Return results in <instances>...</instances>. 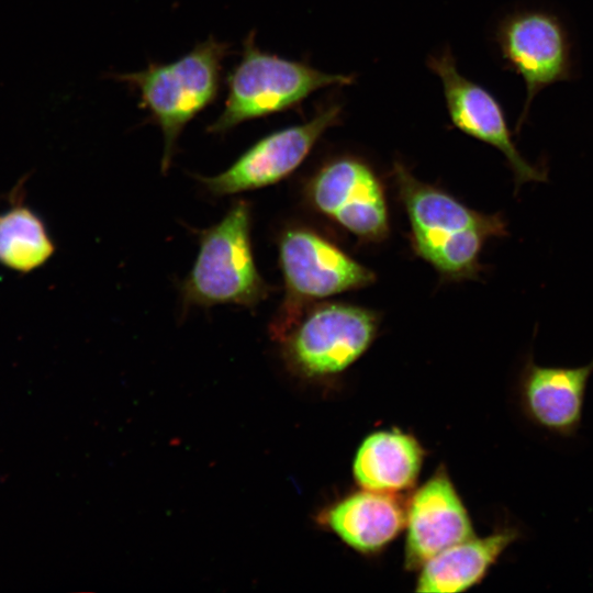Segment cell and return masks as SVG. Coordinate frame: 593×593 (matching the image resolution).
<instances>
[{
  "label": "cell",
  "mask_w": 593,
  "mask_h": 593,
  "mask_svg": "<svg viewBox=\"0 0 593 593\" xmlns=\"http://www.w3.org/2000/svg\"><path fill=\"white\" fill-rule=\"evenodd\" d=\"M399 198L407 214L415 253L445 279H477L490 238L507 235L501 214L475 211L446 191L415 178L401 163L393 167Z\"/></svg>",
  "instance_id": "1"
},
{
  "label": "cell",
  "mask_w": 593,
  "mask_h": 593,
  "mask_svg": "<svg viewBox=\"0 0 593 593\" xmlns=\"http://www.w3.org/2000/svg\"><path fill=\"white\" fill-rule=\"evenodd\" d=\"M198 236L199 254L179 288L183 312L220 304L254 309L267 299L270 287L255 264L247 201H235L220 222Z\"/></svg>",
  "instance_id": "2"
},
{
  "label": "cell",
  "mask_w": 593,
  "mask_h": 593,
  "mask_svg": "<svg viewBox=\"0 0 593 593\" xmlns=\"http://www.w3.org/2000/svg\"><path fill=\"white\" fill-rule=\"evenodd\" d=\"M228 52L227 43L210 36L175 61L152 63L144 70L116 76L138 91L141 105L161 130L164 172L186 125L217 98Z\"/></svg>",
  "instance_id": "3"
},
{
  "label": "cell",
  "mask_w": 593,
  "mask_h": 593,
  "mask_svg": "<svg viewBox=\"0 0 593 593\" xmlns=\"http://www.w3.org/2000/svg\"><path fill=\"white\" fill-rule=\"evenodd\" d=\"M353 81L351 75L323 72L304 61L261 51L251 31L244 40L240 60L226 77L223 110L208 132L224 134L246 121L293 109L322 88Z\"/></svg>",
  "instance_id": "4"
},
{
  "label": "cell",
  "mask_w": 593,
  "mask_h": 593,
  "mask_svg": "<svg viewBox=\"0 0 593 593\" xmlns=\"http://www.w3.org/2000/svg\"><path fill=\"white\" fill-rule=\"evenodd\" d=\"M284 295L269 333L279 339L312 303L342 292L362 289L376 280L372 270L337 245L305 226H290L278 239Z\"/></svg>",
  "instance_id": "5"
},
{
  "label": "cell",
  "mask_w": 593,
  "mask_h": 593,
  "mask_svg": "<svg viewBox=\"0 0 593 593\" xmlns=\"http://www.w3.org/2000/svg\"><path fill=\"white\" fill-rule=\"evenodd\" d=\"M379 314L347 303H317L276 342L286 368L295 377L318 381L336 377L371 346Z\"/></svg>",
  "instance_id": "6"
},
{
  "label": "cell",
  "mask_w": 593,
  "mask_h": 593,
  "mask_svg": "<svg viewBox=\"0 0 593 593\" xmlns=\"http://www.w3.org/2000/svg\"><path fill=\"white\" fill-rule=\"evenodd\" d=\"M494 38L505 67L521 76L526 87L516 127L519 131L541 90L574 79L573 41L563 20L540 8L507 13L499 21Z\"/></svg>",
  "instance_id": "7"
},
{
  "label": "cell",
  "mask_w": 593,
  "mask_h": 593,
  "mask_svg": "<svg viewBox=\"0 0 593 593\" xmlns=\"http://www.w3.org/2000/svg\"><path fill=\"white\" fill-rule=\"evenodd\" d=\"M304 194L311 208L360 240L378 243L389 235L384 188L359 158L327 161L307 181Z\"/></svg>",
  "instance_id": "8"
},
{
  "label": "cell",
  "mask_w": 593,
  "mask_h": 593,
  "mask_svg": "<svg viewBox=\"0 0 593 593\" xmlns=\"http://www.w3.org/2000/svg\"><path fill=\"white\" fill-rule=\"evenodd\" d=\"M342 104L322 105L306 122L270 133L245 150L226 170L212 177L197 176L214 197L232 195L275 184L291 175L322 135L337 125Z\"/></svg>",
  "instance_id": "9"
},
{
  "label": "cell",
  "mask_w": 593,
  "mask_h": 593,
  "mask_svg": "<svg viewBox=\"0 0 593 593\" xmlns=\"http://www.w3.org/2000/svg\"><path fill=\"white\" fill-rule=\"evenodd\" d=\"M440 78L447 110L455 127L499 149L514 175L516 189L526 182H542L547 174L532 165L517 149L499 101L483 87L463 77L447 48L427 60Z\"/></svg>",
  "instance_id": "10"
},
{
  "label": "cell",
  "mask_w": 593,
  "mask_h": 593,
  "mask_svg": "<svg viewBox=\"0 0 593 593\" xmlns=\"http://www.w3.org/2000/svg\"><path fill=\"white\" fill-rule=\"evenodd\" d=\"M405 525L407 570H419L437 553L475 537L469 513L443 468L411 497Z\"/></svg>",
  "instance_id": "11"
},
{
  "label": "cell",
  "mask_w": 593,
  "mask_h": 593,
  "mask_svg": "<svg viewBox=\"0 0 593 593\" xmlns=\"http://www.w3.org/2000/svg\"><path fill=\"white\" fill-rule=\"evenodd\" d=\"M593 360L582 367H544L529 355L518 376L517 396L524 416L535 426L568 437L581 425Z\"/></svg>",
  "instance_id": "12"
},
{
  "label": "cell",
  "mask_w": 593,
  "mask_h": 593,
  "mask_svg": "<svg viewBox=\"0 0 593 593\" xmlns=\"http://www.w3.org/2000/svg\"><path fill=\"white\" fill-rule=\"evenodd\" d=\"M320 523L343 542L362 553L388 546L406 524V507L398 494L362 489L327 507Z\"/></svg>",
  "instance_id": "13"
},
{
  "label": "cell",
  "mask_w": 593,
  "mask_h": 593,
  "mask_svg": "<svg viewBox=\"0 0 593 593\" xmlns=\"http://www.w3.org/2000/svg\"><path fill=\"white\" fill-rule=\"evenodd\" d=\"M519 538L517 528L503 527L489 536L473 537L445 549L419 568L416 591L455 593L471 589Z\"/></svg>",
  "instance_id": "14"
},
{
  "label": "cell",
  "mask_w": 593,
  "mask_h": 593,
  "mask_svg": "<svg viewBox=\"0 0 593 593\" xmlns=\"http://www.w3.org/2000/svg\"><path fill=\"white\" fill-rule=\"evenodd\" d=\"M425 451L418 440L398 428L370 434L353 463L356 482L365 490L398 494L411 489Z\"/></svg>",
  "instance_id": "15"
},
{
  "label": "cell",
  "mask_w": 593,
  "mask_h": 593,
  "mask_svg": "<svg viewBox=\"0 0 593 593\" xmlns=\"http://www.w3.org/2000/svg\"><path fill=\"white\" fill-rule=\"evenodd\" d=\"M23 191L20 181L0 212V265L25 275L44 266L56 247L42 217L25 203Z\"/></svg>",
  "instance_id": "16"
}]
</instances>
